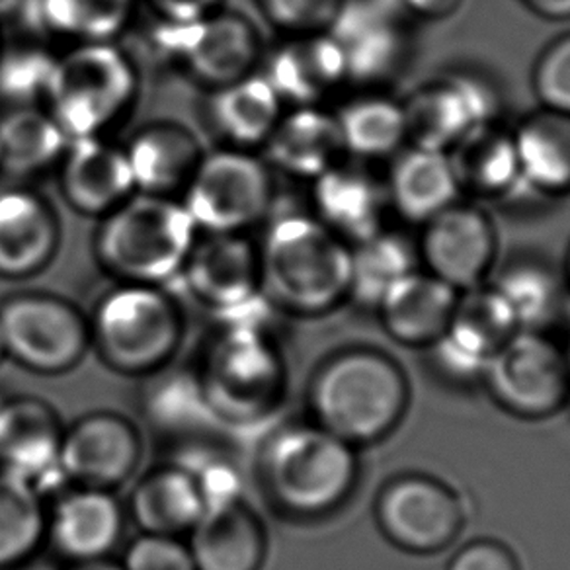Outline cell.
Here are the masks:
<instances>
[{
    "label": "cell",
    "instance_id": "cell-27",
    "mask_svg": "<svg viewBox=\"0 0 570 570\" xmlns=\"http://www.w3.org/2000/svg\"><path fill=\"white\" fill-rule=\"evenodd\" d=\"M460 295L452 285L419 269L396 282L381 299L383 325L395 341L430 344L444 336Z\"/></svg>",
    "mask_w": 570,
    "mask_h": 570
},
{
    "label": "cell",
    "instance_id": "cell-8",
    "mask_svg": "<svg viewBox=\"0 0 570 570\" xmlns=\"http://www.w3.org/2000/svg\"><path fill=\"white\" fill-rule=\"evenodd\" d=\"M153 41L163 56L209 88L253 75L262 56L253 22L223 9L191 22H160Z\"/></svg>",
    "mask_w": 570,
    "mask_h": 570
},
{
    "label": "cell",
    "instance_id": "cell-34",
    "mask_svg": "<svg viewBox=\"0 0 570 570\" xmlns=\"http://www.w3.org/2000/svg\"><path fill=\"white\" fill-rule=\"evenodd\" d=\"M419 258V250L409 238L385 229L352 246L350 297L377 307L396 282L416 272Z\"/></svg>",
    "mask_w": 570,
    "mask_h": 570
},
{
    "label": "cell",
    "instance_id": "cell-49",
    "mask_svg": "<svg viewBox=\"0 0 570 570\" xmlns=\"http://www.w3.org/2000/svg\"><path fill=\"white\" fill-rule=\"evenodd\" d=\"M569 276H570V254H569Z\"/></svg>",
    "mask_w": 570,
    "mask_h": 570
},
{
    "label": "cell",
    "instance_id": "cell-13",
    "mask_svg": "<svg viewBox=\"0 0 570 570\" xmlns=\"http://www.w3.org/2000/svg\"><path fill=\"white\" fill-rule=\"evenodd\" d=\"M377 518L395 546L412 553H436L460 535L463 508L444 484L426 476H406L383 491Z\"/></svg>",
    "mask_w": 570,
    "mask_h": 570
},
{
    "label": "cell",
    "instance_id": "cell-17",
    "mask_svg": "<svg viewBox=\"0 0 570 570\" xmlns=\"http://www.w3.org/2000/svg\"><path fill=\"white\" fill-rule=\"evenodd\" d=\"M59 167L65 202L79 214L104 217L135 194L126 147L104 137L69 142Z\"/></svg>",
    "mask_w": 570,
    "mask_h": 570
},
{
    "label": "cell",
    "instance_id": "cell-9",
    "mask_svg": "<svg viewBox=\"0 0 570 570\" xmlns=\"http://www.w3.org/2000/svg\"><path fill=\"white\" fill-rule=\"evenodd\" d=\"M7 356L38 373L79 364L90 344V325L72 303L49 294H22L0 305Z\"/></svg>",
    "mask_w": 570,
    "mask_h": 570
},
{
    "label": "cell",
    "instance_id": "cell-45",
    "mask_svg": "<svg viewBox=\"0 0 570 570\" xmlns=\"http://www.w3.org/2000/svg\"><path fill=\"white\" fill-rule=\"evenodd\" d=\"M528 9L547 20H570V0H523Z\"/></svg>",
    "mask_w": 570,
    "mask_h": 570
},
{
    "label": "cell",
    "instance_id": "cell-4",
    "mask_svg": "<svg viewBox=\"0 0 570 570\" xmlns=\"http://www.w3.org/2000/svg\"><path fill=\"white\" fill-rule=\"evenodd\" d=\"M137 90L134 61L114 41L77 43L57 57L43 102L69 141H75L102 137L134 104Z\"/></svg>",
    "mask_w": 570,
    "mask_h": 570
},
{
    "label": "cell",
    "instance_id": "cell-40",
    "mask_svg": "<svg viewBox=\"0 0 570 570\" xmlns=\"http://www.w3.org/2000/svg\"><path fill=\"white\" fill-rule=\"evenodd\" d=\"M531 80L541 108L570 116V32L547 46Z\"/></svg>",
    "mask_w": 570,
    "mask_h": 570
},
{
    "label": "cell",
    "instance_id": "cell-10",
    "mask_svg": "<svg viewBox=\"0 0 570 570\" xmlns=\"http://www.w3.org/2000/svg\"><path fill=\"white\" fill-rule=\"evenodd\" d=\"M403 108L412 147L450 153L469 131L497 124L502 102L483 77L452 72L416 88Z\"/></svg>",
    "mask_w": 570,
    "mask_h": 570
},
{
    "label": "cell",
    "instance_id": "cell-2",
    "mask_svg": "<svg viewBox=\"0 0 570 570\" xmlns=\"http://www.w3.org/2000/svg\"><path fill=\"white\" fill-rule=\"evenodd\" d=\"M198 235L183 202L135 191L104 215L96 256L121 284H167L183 276Z\"/></svg>",
    "mask_w": 570,
    "mask_h": 570
},
{
    "label": "cell",
    "instance_id": "cell-42",
    "mask_svg": "<svg viewBox=\"0 0 570 570\" xmlns=\"http://www.w3.org/2000/svg\"><path fill=\"white\" fill-rule=\"evenodd\" d=\"M450 570H520V564L499 541H475L453 557Z\"/></svg>",
    "mask_w": 570,
    "mask_h": 570
},
{
    "label": "cell",
    "instance_id": "cell-24",
    "mask_svg": "<svg viewBox=\"0 0 570 570\" xmlns=\"http://www.w3.org/2000/svg\"><path fill=\"white\" fill-rule=\"evenodd\" d=\"M124 510L110 491L77 487L48 515V531L57 549L71 561L106 559L118 546Z\"/></svg>",
    "mask_w": 570,
    "mask_h": 570
},
{
    "label": "cell",
    "instance_id": "cell-20",
    "mask_svg": "<svg viewBox=\"0 0 570 570\" xmlns=\"http://www.w3.org/2000/svg\"><path fill=\"white\" fill-rule=\"evenodd\" d=\"M313 207L326 229L346 245H360L383 230L387 190L364 168L341 163L313 180Z\"/></svg>",
    "mask_w": 570,
    "mask_h": 570
},
{
    "label": "cell",
    "instance_id": "cell-41",
    "mask_svg": "<svg viewBox=\"0 0 570 570\" xmlns=\"http://www.w3.org/2000/svg\"><path fill=\"white\" fill-rule=\"evenodd\" d=\"M124 570H198L190 553V547L184 546L180 538L142 533L127 547Z\"/></svg>",
    "mask_w": 570,
    "mask_h": 570
},
{
    "label": "cell",
    "instance_id": "cell-1",
    "mask_svg": "<svg viewBox=\"0 0 570 570\" xmlns=\"http://www.w3.org/2000/svg\"><path fill=\"white\" fill-rule=\"evenodd\" d=\"M258 256L262 292L282 309L317 315L348 297L352 246L315 215L277 217L264 235Z\"/></svg>",
    "mask_w": 570,
    "mask_h": 570
},
{
    "label": "cell",
    "instance_id": "cell-14",
    "mask_svg": "<svg viewBox=\"0 0 570 570\" xmlns=\"http://www.w3.org/2000/svg\"><path fill=\"white\" fill-rule=\"evenodd\" d=\"M419 256L455 292L475 289L497 258V229L481 207L453 204L424 225Z\"/></svg>",
    "mask_w": 570,
    "mask_h": 570
},
{
    "label": "cell",
    "instance_id": "cell-43",
    "mask_svg": "<svg viewBox=\"0 0 570 570\" xmlns=\"http://www.w3.org/2000/svg\"><path fill=\"white\" fill-rule=\"evenodd\" d=\"M160 22H191L222 10L223 0H145Z\"/></svg>",
    "mask_w": 570,
    "mask_h": 570
},
{
    "label": "cell",
    "instance_id": "cell-11",
    "mask_svg": "<svg viewBox=\"0 0 570 570\" xmlns=\"http://www.w3.org/2000/svg\"><path fill=\"white\" fill-rule=\"evenodd\" d=\"M484 375L499 403L528 419L553 414L570 395L569 360L538 334H514L491 357Z\"/></svg>",
    "mask_w": 570,
    "mask_h": 570
},
{
    "label": "cell",
    "instance_id": "cell-26",
    "mask_svg": "<svg viewBox=\"0 0 570 570\" xmlns=\"http://www.w3.org/2000/svg\"><path fill=\"white\" fill-rule=\"evenodd\" d=\"M135 191L168 196L184 190L204 157L198 139L178 124H153L126 147Z\"/></svg>",
    "mask_w": 570,
    "mask_h": 570
},
{
    "label": "cell",
    "instance_id": "cell-32",
    "mask_svg": "<svg viewBox=\"0 0 570 570\" xmlns=\"http://www.w3.org/2000/svg\"><path fill=\"white\" fill-rule=\"evenodd\" d=\"M69 137L38 106H17L0 116V168L10 175H38L59 165Z\"/></svg>",
    "mask_w": 570,
    "mask_h": 570
},
{
    "label": "cell",
    "instance_id": "cell-47",
    "mask_svg": "<svg viewBox=\"0 0 570 570\" xmlns=\"http://www.w3.org/2000/svg\"><path fill=\"white\" fill-rule=\"evenodd\" d=\"M18 2H20V0H0V14L17 9Z\"/></svg>",
    "mask_w": 570,
    "mask_h": 570
},
{
    "label": "cell",
    "instance_id": "cell-37",
    "mask_svg": "<svg viewBox=\"0 0 570 570\" xmlns=\"http://www.w3.org/2000/svg\"><path fill=\"white\" fill-rule=\"evenodd\" d=\"M56 65L57 56L38 43L0 49V98L12 108L46 100Z\"/></svg>",
    "mask_w": 570,
    "mask_h": 570
},
{
    "label": "cell",
    "instance_id": "cell-21",
    "mask_svg": "<svg viewBox=\"0 0 570 570\" xmlns=\"http://www.w3.org/2000/svg\"><path fill=\"white\" fill-rule=\"evenodd\" d=\"M264 149L272 167L311 183L341 165L346 155L336 114L321 106H302L284 114Z\"/></svg>",
    "mask_w": 570,
    "mask_h": 570
},
{
    "label": "cell",
    "instance_id": "cell-19",
    "mask_svg": "<svg viewBox=\"0 0 570 570\" xmlns=\"http://www.w3.org/2000/svg\"><path fill=\"white\" fill-rule=\"evenodd\" d=\"M61 227L56 209L24 188L0 191V277L22 279L53 261Z\"/></svg>",
    "mask_w": 570,
    "mask_h": 570
},
{
    "label": "cell",
    "instance_id": "cell-39",
    "mask_svg": "<svg viewBox=\"0 0 570 570\" xmlns=\"http://www.w3.org/2000/svg\"><path fill=\"white\" fill-rule=\"evenodd\" d=\"M344 0H256L269 24L285 36L328 32Z\"/></svg>",
    "mask_w": 570,
    "mask_h": 570
},
{
    "label": "cell",
    "instance_id": "cell-3",
    "mask_svg": "<svg viewBox=\"0 0 570 570\" xmlns=\"http://www.w3.org/2000/svg\"><path fill=\"white\" fill-rule=\"evenodd\" d=\"M317 424L346 444H367L403 419L409 385L403 370L377 352H348L318 373L313 393Z\"/></svg>",
    "mask_w": 570,
    "mask_h": 570
},
{
    "label": "cell",
    "instance_id": "cell-38",
    "mask_svg": "<svg viewBox=\"0 0 570 570\" xmlns=\"http://www.w3.org/2000/svg\"><path fill=\"white\" fill-rule=\"evenodd\" d=\"M497 289L514 311L518 325H531L549 317L561 295L553 269L531 261L512 264Z\"/></svg>",
    "mask_w": 570,
    "mask_h": 570
},
{
    "label": "cell",
    "instance_id": "cell-5",
    "mask_svg": "<svg viewBox=\"0 0 570 570\" xmlns=\"http://www.w3.org/2000/svg\"><path fill=\"white\" fill-rule=\"evenodd\" d=\"M264 483L294 514H323L346 499L356 481L352 445L318 426H289L269 440L262 460Z\"/></svg>",
    "mask_w": 570,
    "mask_h": 570
},
{
    "label": "cell",
    "instance_id": "cell-22",
    "mask_svg": "<svg viewBox=\"0 0 570 570\" xmlns=\"http://www.w3.org/2000/svg\"><path fill=\"white\" fill-rule=\"evenodd\" d=\"M188 535L198 570H261L264 564L266 535L240 497L207 504Z\"/></svg>",
    "mask_w": 570,
    "mask_h": 570
},
{
    "label": "cell",
    "instance_id": "cell-28",
    "mask_svg": "<svg viewBox=\"0 0 570 570\" xmlns=\"http://www.w3.org/2000/svg\"><path fill=\"white\" fill-rule=\"evenodd\" d=\"M282 98L272 88L264 75H248L229 82L225 87L214 88L207 116L215 134L233 149L250 151L254 147H264L279 118Z\"/></svg>",
    "mask_w": 570,
    "mask_h": 570
},
{
    "label": "cell",
    "instance_id": "cell-35",
    "mask_svg": "<svg viewBox=\"0 0 570 570\" xmlns=\"http://www.w3.org/2000/svg\"><path fill=\"white\" fill-rule=\"evenodd\" d=\"M137 0H38V18L53 36L77 43H110L134 18Z\"/></svg>",
    "mask_w": 570,
    "mask_h": 570
},
{
    "label": "cell",
    "instance_id": "cell-31",
    "mask_svg": "<svg viewBox=\"0 0 570 570\" xmlns=\"http://www.w3.org/2000/svg\"><path fill=\"white\" fill-rule=\"evenodd\" d=\"M522 180L531 190L561 196L570 191V116L533 111L514 131Z\"/></svg>",
    "mask_w": 570,
    "mask_h": 570
},
{
    "label": "cell",
    "instance_id": "cell-15",
    "mask_svg": "<svg viewBox=\"0 0 570 570\" xmlns=\"http://www.w3.org/2000/svg\"><path fill=\"white\" fill-rule=\"evenodd\" d=\"M183 276L191 294L209 307L246 309L262 292L258 248L243 233H202Z\"/></svg>",
    "mask_w": 570,
    "mask_h": 570
},
{
    "label": "cell",
    "instance_id": "cell-33",
    "mask_svg": "<svg viewBox=\"0 0 570 570\" xmlns=\"http://www.w3.org/2000/svg\"><path fill=\"white\" fill-rule=\"evenodd\" d=\"M336 119L344 149L357 159H387L409 142L403 102L391 96H356L336 111Z\"/></svg>",
    "mask_w": 570,
    "mask_h": 570
},
{
    "label": "cell",
    "instance_id": "cell-16",
    "mask_svg": "<svg viewBox=\"0 0 570 570\" xmlns=\"http://www.w3.org/2000/svg\"><path fill=\"white\" fill-rule=\"evenodd\" d=\"M141 458L135 428L111 412H96L65 430L59 468L77 487L111 491L134 475Z\"/></svg>",
    "mask_w": 570,
    "mask_h": 570
},
{
    "label": "cell",
    "instance_id": "cell-7",
    "mask_svg": "<svg viewBox=\"0 0 570 570\" xmlns=\"http://www.w3.org/2000/svg\"><path fill=\"white\" fill-rule=\"evenodd\" d=\"M272 199L268 165L229 147L202 157L183 204L202 233H243L264 219Z\"/></svg>",
    "mask_w": 570,
    "mask_h": 570
},
{
    "label": "cell",
    "instance_id": "cell-44",
    "mask_svg": "<svg viewBox=\"0 0 570 570\" xmlns=\"http://www.w3.org/2000/svg\"><path fill=\"white\" fill-rule=\"evenodd\" d=\"M409 17L422 20H445L461 9L463 0H403Z\"/></svg>",
    "mask_w": 570,
    "mask_h": 570
},
{
    "label": "cell",
    "instance_id": "cell-23",
    "mask_svg": "<svg viewBox=\"0 0 570 570\" xmlns=\"http://www.w3.org/2000/svg\"><path fill=\"white\" fill-rule=\"evenodd\" d=\"M63 434L56 411L40 399L0 404V471L33 483L59 465Z\"/></svg>",
    "mask_w": 570,
    "mask_h": 570
},
{
    "label": "cell",
    "instance_id": "cell-30",
    "mask_svg": "<svg viewBox=\"0 0 570 570\" xmlns=\"http://www.w3.org/2000/svg\"><path fill=\"white\" fill-rule=\"evenodd\" d=\"M206 499L198 476L188 469L165 468L153 471L137 484L131 497V514L142 533L180 538L190 533L202 514Z\"/></svg>",
    "mask_w": 570,
    "mask_h": 570
},
{
    "label": "cell",
    "instance_id": "cell-25",
    "mask_svg": "<svg viewBox=\"0 0 570 570\" xmlns=\"http://www.w3.org/2000/svg\"><path fill=\"white\" fill-rule=\"evenodd\" d=\"M385 190L389 206L412 225H426L461 196L450 155L412 145L396 153Z\"/></svg>",
    "mask_w": 570,
    "mask_h": 570
},
{
    "label": "cell",
    "instance_id": "cell-48",
    "mask_svg": "<svg viewBox=\"0 0 570 570\" xmlns=\"http://www.w3.org/2000/svg\"><path fill=\"white\" fill-rule=\"evenodd\" d=\"M4 356H7V350H4V341H2V333H0V362Z\"/></svg>",
    "mask_w": 570,
    "mask_h": 570
},
{
    "label": "cell",
    "instance_id": "cell-12",
    "mask_svg": "<svg viewBox=\"0 0 570 570\" xmlns=\"http://www.w3.org/2000/svg\"><path fill=\"white\" fill-rule=\"evenodd\" d=\"M409 12L403 0H344L328 33L341 46L348 80L380 85L409 59Z\"/></svg>",
    "mask_w": 570,
    "mask_h": 570
},
{
    "label": "cell",
    "instance_id": "cell-36",
    "mask_svg": "<svg viewBox=\"0 0 570 570\" xmlns=\"http://www.w3.org/2000/svg\"><path fill=\"white\" fill-rule=\"evenodd\" d=\"M48 531V514L32 481L0 471V570L26 561Z\"/></svg>",
    "mask_w": 570,
    "mask_h": 570
},
{
    "label": "cell",
    "instance_id": "cell-6",
    "mask_svg": "<svg viewBox=\"0 0 570 570\" xmlns=\"http://www.w3.org/2000/svg\"><path fill=\"white\" fill-rule=\"evenodd\" d=\"M180 336V313L159 285H118L104 295L90 323V341L124 373L155 372L167 364Z\"/></svg>",
    "mask_w": 570,
    "mask_h": 570
},
{
    "label": "cell",
    "instance_id": "cell-18",
    "mask_svg": "<svg viewBox=\"0 0 570 570\" xmlns=\"http://www.w3.org/2000/svg\"><path fill=\"white\" fill-rule=\"evenodd\" d=\"M264 77L282 102L294 108L321 106L348 80V67L331 33H302L287 36L274 49Z\"/></svg>",
    "mask_w": 570,
    "mask_h": 570
},
{
    "label": "cell",
    "instance_id": "cell-29",
    "mask_svg": "<svg viewBox=\"0 0 570 570\" xmlns=\"http://www.w3.org/2000/svg\"><path fill=\"white\" fill-rule=\"evenodd\" d=\"M448 155L460 190L476 198H504L523 186L514 134L497 124L469 131Z\"/></svg>",
    "mask_w": 570,
    "mask_h": 570
},
{
    "label": "cell",
    "instance_id": "cell-46",
    "mask_svg": "<svg viewBox=\"0 0 570 570\" xmlns=\"http://www.w3.org/2000/svg\"><path fill=\"white\" fill-rule=\"evenodd\" d=\"M67 570H124L121 564L110 562L108 559H96V561H80L71 564Z\"/></svg>",
    "mask_w": 570,
    "mask_h": 570
}]
</instances>
